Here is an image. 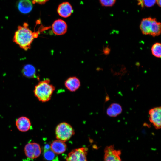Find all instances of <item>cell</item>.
<instances>
[{
	"instance_id": "e0dca14e",
	"label": "cell",
	"mask_w": 161,
	"mask_h": 161,
	"mask_svg": "<svg viewBox=\"0 0 161 161\" xmlns=\"http://www.w3.org/2000/svg\"><path fill=\"white\" fill-rule=\"evenodd\" d=\"M22 72L23 75L27 77H34L35 74V67L30 64L26 65L24 66Z\"/></svg>"
},
{
	"instance_id": "7402d4cb",
	"label": "cell",
	"mask_w": 161,
	"mask_h": 161,
	"mask_svg": "<svg viewBox=\"0 0 161 161\" xmlns=\"http://www.w3.org/2000/svg\"><path fill=\"white\" fill-rule=\"evenodd\" d=\"M48 0H32L33 4L38 3L42 4L45 3Z\"/></svg>"
},
{
	"instance_id": "3957f363",
	"label": "cell",
	"mask_w": 161,
	"mask_h": 161,
	"mask_svg": "<svg viewBox=\"0 0 161 161\" xmlns=\"http://www.w3.org/2000/svg\"><path fill=\"white\" fill-rule=\"evenodd\" d=\"M55 134L57 139L65 142L75 134V131L71 125L67 123L63 122L57 126Z\"/></svg>"
},
{
	"instance_id": "4fadbf2b",
	"label": "cell",
	"mask_w": 161,
	"mask_h": 161,
	"mask_svg": "<svg viewBox=\"0 0 161 161\" xmlns=\"http://www.w3.org/2000/svg\"><path fill=\"white\" fill-rule=\"evenodd\" d=\"M32 3L30 0H20L18 4V9L23 13H28L32 9Z\"/></svg>"
},
{
	"instance_id": "9a60e30c",
	"label": "cell",
	"mask_w": 161,
	"mask_h": 161,
	"mask_svg": "<svg viewBox=\"0 0 161 161\" xmlns=\"http://www.w3.org/2000/svg\"><path fill=\"white\" fill-rule=\"evenodd\" d=\"M122 108L121 106L117 103H113L111 104L106 111L107 114L110 117H115L122 112Z\"/></svg>"
},
{
	"instance_id": "d6986e66",
	"label": "cell",
	"mask_w": 161,
	"mask_h": 161,
	"mask_svg": "<svg viewBox=\"0 0 161 161\" xmlns=\"http://www.w3.org/2000/svg\"><path fill=\"white\" fill-rule=\"evenodd\" d=\"M151 51L152 55L155 57L160 58L161 55V44L160 43L157 42L152 46Z\"/></svg>"
},
{
	"instance_id": "44dd1931",
	"label": "cell",
	"mask_w": 161,
	"mask_h": 161,
	"mask_svg": "<svg viewBox=\"0 0 161 161\" xmlns=\"http://www.w3.org/2000/svg\"><path fill=\"white\" fill-rule=\"evenodd\" d=\"M143 5L147 7L153 6L156 2V0H143Z\"/></svg>"
},
{
	"instance_id": "ba28073f",
	"label": "cell",
	"mask_w": 161,
	"mask_h": 161,
	"mask_svg": "<svg viewBox=\"0 0 161 161\" xmlns=\"http://www.w3.org/2000/svg\"><path fill=\"white\" fill-rule=\"evenodd\" d=\"M52 31L57 35H62L65 34L67 31V26L65 21L59 19L55 21L52 25Z\"/></svg>"
},
{
	"instance_id": "2e32d148",
	"label": "cell",
	"mask_w": 161,
	"mask_h": 161,
	"mask_svg": "<svg viewBox=\"0 0 161 161\" xmlns=\"http://www.w3.org/2000/svg\"><path fill=\"white\" fill-rule=\"evenodd\" d=\"M161 23L157 22L155 18H153L150 35L154 37L159 35L161 33Z\"/></svg>"
},
{
	"instance_id": "ac0fdd59",
	"label": "cell",
	"mask_w": 161,
	"mask_h": 161,
	"mask_svg": "<svg viewBox=\"0 0 161 161\" xmlns=\"http://www.w3.org/2000/svg\"><path fill=\"white\" fill-rule=\"evenodd\" d=\"M44 152V157L49 161L53 160L55 158V153L51 149L50 146L48 144L45 145Z\"/></svg>"
},
{
	"instance_id": "277c9868",
	"label": "cell",
	"mask_w": 161,
	"mask_h": 161,
	"mask_svg": "<svg viewBox=\"0 0 161 161\" xmlns=\"http://www.w3.org/2000/svg\"><path fill=\"white\" fill-rule=\"evenodd\" d=\"M87 148L82 147L72 150L66 158V161H87Z\"/></svg>"
},
{
	"instance_id": "7c38bea8",
	"label": "cell",
	"mask_w": 161,
	"mask_h": 161,
	"mask_svg": "<svg viewBox=\"0 0 161 161\" xmlns=\"http://www.w3.org/2000/svg\"><path fill=\"white\" fill-rule=\"evenodd\" d=\"M66 87L69 91L73 92L77 90L80 87V81L76 77H72L68 78L65 82Z\"/></svg>"
},
{
	"instance_id": "52a82bcc",
	"label": "cell",
	"mask_w": 161,
	"mask_h": 161,
	"mask_svg": "<svg viewBox=\"0 0 161 161\" xmlns=\"http://www.w3.org/2000/svg\"><path fill=\"white\" fill-rule=\"evenodd\" d=\"M161 107H154L149 111V120L157 129H160L161 126Z\"/></svg>"
},
{
	"instance_id": "9c48e42d",
	"label": "cell",
	"mask_w": 161,
	"mask_h": 161,
	"mask_svg": "<svg viewBox=\"0 0 161 161\" xmlns=\"http://www.w3.org/2000/svg\"><path fill=\"white\" fill-rule=\"evenodd\" d=\"M16 125L19 131L22 132H26L30 129L31 123L28 118L23 116L16 119Z\"/></svg>"
},
{
	"instance_id": "8992f818",
	"label": "cell",
	"mask_w": 161,
	"mask_h": 161,
	"mask_svg": "<svg viewBox=\"0 0 161 161\" xmlns=\"http://www.w3.org/2000/svg\"><path fill=\"white\" fill-rule=\"evenodd\" d=\"M104 161H122L121 151L114 149V145L107 146L104 150Z\"/></svg>"
},
{
	"instance_id": "5b68a950",
	"label": "cell",
	"mask_w": 161,
	"mask_h": 161,
	"mask_svg": "<svg viewBox=\"0 0 161 161\" xmlns=\"http://www.w3.org/2000/svg\"><path fill=\"white\" fill-rule=\"evenodd\" d=\"M24 152L27 157L34 159L39 156L41 153V149L38 143L34 142H30L25 145Z\"/></svg>"
},
{
	"instance_id": "7a4b0ae2",
	"label": "cell",
	"mask_w": 161,
	"mask_h": 161,
	"mask_svg": "<svg viewBox=\"0 0 161 161\" xmlns=\"http://www.w3.org/2000/svg\"><path fill=\"white\" fill-rule=\"evenodd\" d=\"M50 83V80L46 79L39 81L35 86L34 95L39 101L45 102L51 99L55 87Z\"/></svg>"
},
{
	"instance_id": "5bb4252c",
	"label": "cell",
	"mask_w": 161,
	"mask_h": 161,
	"mask_svg": "<svg viewBox=\"0 0 161 161\" xmlns=\"http://www.w3.org/2000/svg\"><path fill=\"white\" fill-rule=\"evenodd\" d=\"M152 18L148 17L143 18L140 25V29L143 35H150Z\"/></svg>"
},
{
	"instance_id": "d4e9b609",
	"label": "cell",
	"mask_w": 161,
	"mask_h": 161,
	"mask_svg": "<svg viewBox=\"0 0 161 161\" xmlns=\"http://www.w3.org/2000/svg\"><path fill=\"white\" fill-rule=\"evenodd\" d=\"M156 2H157V5L160 7H161V0H156Z\"/></svg>"
},
{
	"instance_id": "ffe728a7",
	"label": "cell",
	"mask_w": 161,
	"mask_h": 161,
	"mask_svg": "<svg viewBox=\"0 0 161 161\" xmlns=\"http://www.w3.org/2000/svg\"><path fill=\"white\" fill-rule=\"evenodd\" d=\"M101 5L105 7H110L115 3L116 0H100Z\"/></svg>"
},
{
	"instance_id": "cb8c5ba5",
	"label": "cell",
	"mask_w": 161,
	"mask_h": 161,
	"mask_svg": "<svg viewBox=\"0 0 161 161\" xmlns=\"http://www.w3.org/2000/svg\"><path fill=\"white\" fill-rule=\"evenodd\" d=\"M138 2V4L141 6L142 7H143L144 5H143V0H136Z\"/></svg>"
},
{
	"instance_id": "603a6c76",
	"label": "cell",
	"mask_w": 161,
	"mask_h": 161,
	"mask_svg": "<svg viewBox=\"0 0 161 161\" xmlns=\"http://www.w3.org/2000/svg\"><path fill=\"white\" fill-rule=\"evenodd\" d=\"M110 51V49L108 47L104 48L103 52L104 54L105 55H108L109 54Z\"/></svg>"
},
{
	"instance_id": "30bf717a",
	"label": "cell",
	"mask_w": 161,
	"mask_h": 161,
	"mask_svg": "<svg viewBox=\"0 0 161 161\" xmlns=\"http://www.w3.org/2000/svg\"><path fill=\"white\" fill-rule=\"evenodd\" d=\"M73 11L72 6L68 2H64L61 4L57 9V12L58 14L64 18H67L69 16Z\"/></svg>"
},
{
	"instance_id": "8fae6325",
	"label": "cell",
	"mask_w": 161,
	"mask_h": 161,
	"mask_svg": "<svg viewBox=\"0 0 161 161\" xmlns=\"http://www.w3.org/2000/svg\"><path fill=\"white\" fill-rule=\"evenodd\" d=\"M50 147L51 149L55 153L60 154L66 151L67 146L65 142L57 139L52 142Z\"/></svg>"
},
{
	"instance_id": "6da1fadb",
	"label": "cell",
	"mask_w": 161,
	"mask_h": 161,
	"mask_svg": "<svg viewBox=\"0 0 161 161\" xmlns=\"http://www.w3.org/2000/svg\"><path fill=\"white\" fill-rule=\"evenodd\" d=\"M38 36V33L32 32L29 28L27 24L25 23L22 26L18 27L13 41L21 48L26 51L30 49L34 39Z\"/></svg>"
}]
</instances>
